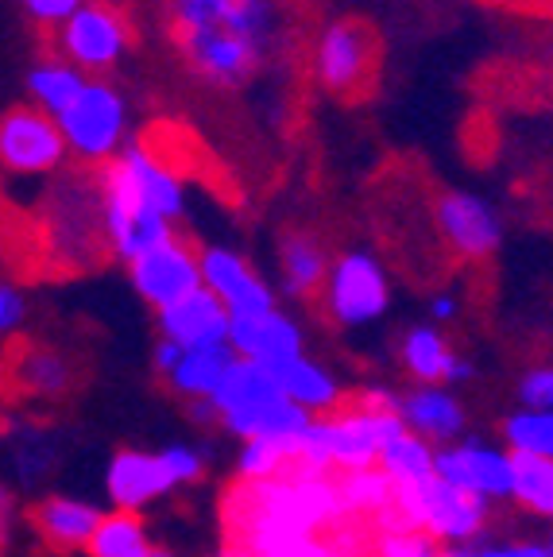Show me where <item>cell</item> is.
Listing matches in <instances>:
<instances>
[{
	"instance_id": "obj_3",
	"label": "cell",
	"mask_w": 553,
	"mask_h": 557,
	"mask_svg": "<svg viewBox=\"0 0 553 557\" xmlns=\"http://www.w3.org/2000/svg\"><path fill=\"white\" fill-rule=\"evenodd\" d=\"M376 66V35L360 20H337L329 24L314 51L318 82L333 97H353L368 86Z\"/></svg>"
},
{
	"instance_id": "obj_18",
	"label": "cell",
	"mask_w": 553,
	"mask_h": 557,
	"mask_svg": "<svg viewBox=\"0 0 553 557\" xmlns=\"http://www.w3.org/2000/svg\"><path fill=\"white\" fill-rule=\"evenodd\" d=\"M121 163L128 166V174L136 178L139 194H144V201L156 213H163L167 221L171 218H182V206H186V194H182V183L179 174L171 171V166L159 163L151 151L144 148V144H128L121 156Z\"/></svg>"
},
{
	"instance_id": "obj_31",
	"label": "cell",
	"mask_w": 553,
	"mask_h": 557,
	"mask_svg": "<svg viewBox=\"0 0 553 557\" xmlns=\"http://www.w3.org/2000/svg\"><path fill=\"white\" fill-rule=\"evenodd\" d=\"M507 442L515 453H538V457H553V410H530V414H515L507 422Z\"/></svg>"
},
{
	"instance_id": "obj_10",
	"label": "cell",
	"mask_w": 553,
	"mask_h": 557,
	"mask_svg": "<svg viewBox=\"0 0 553 557\" xmlns=\"http://www.w3.org/2000/svg\"><path fill=\"white\" fill-rule=\"evenodd\" d=\"M186 62L198 70L201 78L217 82V86H241L248 82V74L260 66L263 47L248 44L241 35L225 32V27H206V32L179 35Z\"/></svg>"
},
{
	"instance_id": "obj_5",
	"label": "cell",
	"mask_w": 553,
	"mask_h": 557,
	"mask_svg": "<svg viewBox=\"0 0 553 557\" xmlns=\"http://www.w3.org/2000/svg\"><path fill=\"white\" fill-rule=\"evenodd\" d=\"M62 124L44 109H9L0 121V159L16 174H47L66 156Z\"/></svg>"
},
{
	"instance_id": "obj_8",
	"label": "cell",
	"mask_w": 553,
	"mask_h": 557,
	"mask_svg": "<svg viewBox=\"0 0 553 557\" xmlns=\"http://www.w3.org/2000/svg\"><path fill=\"white\" fill-rule=\"evenodd\" d=\"M132 283H136V290L147 302L167 310V306L182 302V298H191L194 290L206 287L201 252H194L186 240L171 236L167 244H159V248H151V252L132 263Z\"/></svg>"
},
{
	"instance_id": "obj_30",
	"label": "cell",
	"mask_w": 553,
	"mask_h": 557,
	"mask_svg": "<svg viewBox=\"0 0 553 557\" xmlns=\"http://www.w3.org/2000/svg\"><path fill=\"white\" fill-rule=\"evenodd\" d=\"M383 472L391 480H430L438 476V457H430L426 442L403 434L398 442H391L383 449Z\"/></svg>"
},
{
	"instance_id": "obj_4",
	"label": "cell",
	"mask_w": 553,
	"mask_h": 557,
	"mask_svg": "<svg viewBox=\"0 0 553 557\" xmlns=\"http://www.w3.org/2000/svg\"><path fill=\"white\" fill-rule=\"evenodd\" d=\"M59 124L66 148L78 159H89V163L109 159L124 139V97L109 82H89Z\"/></svg>"
},
{
	"instance_id": "obj_27",
	"label": "cell",
	"mask_w": 553,
	"mask_h": 557,
	"mask_svg": "<svg viewBox=\"0 0 553 557\" xmlns=\"http://www.w3.org/2000/svg\"><path fill=\"white\" fill-rule=\"evenodd\" d=\"M86 549L89 557H144L151 546H147L136 511H116L109 519H101V527H97L94 542Z\"/></svg>"
},
{
	"instance_id": "obj_36",
	"label": "cell",
	"mask_w": 553,
	"mask_h": 557,
	"mask_svg": "<svg viewBox=\"0 0 553 557\" xmlns=\"http://www.w3.org/2000/svg\"><path fill=\"white\" fill-rule=\"evenodd\" d=\"M159 457H163V465H167V472L174 476V484H179V480H198L201 476V457H198V453L167 449V453H159Z\"/></svg>"
},
{
	"instance_id": "obj_26",
	"label": "cell",
	"mask_w": 553,
	"mask_h": 557,
	"mask_svg": "<svg viewBox=\"0 0 553 557\" xmlns=\"http://www.w3.org/2000/svg\"><path fill=\"white\" fill-rule=\"evenodd\" d=\"M403 360H407V368L418 375V380L433 383V380H453V372H457L460 360L450 352V345L441 341V333L433 330H410L407 345H403Z\"/></svg>"
},
{
	"instance_id": "obj_16",
	"label": "cell",
	"mask_w": 553,
	"mask_h": 557,
	"mask_svg": "<svg viewBox=\"0 0 553 557\" xmlns=\"http://www.w3.org/2000/svg\"><path fill=\"white\" fill-rule=\"evenodd\" d=\"M32 527L51 549H78L94 542L101 515L89 504H74V499H44L32 507Z\"/></svg>"
},
{
	"instance_id": "obj_13",
	"label": "cell",
	"mask_w": 553,
	"mask_h": 557,
	"mask_svg": "<svg viewBox=\"0 0 553 557\" xmlns=\"http://www.w3.org/2000/svg\"><path fill=\"white\" fill-rule=\"evenodd\" d=\"M229 345L241 352L244 360H256V364H291V360L303 357V333L286 322L283 313H241L233 318V333H229Z\"/></svg>"
},
{
	"instance_id": "obj_32",
	"label": "cell",
	"mask_w": 553,
	"mask_h": 557,
	"mask_svg": "<svg viewBox=\"0 0 553 557\" xmlns=\"http://www.w3.org/2000/svg\"><path fill=\"white\" fill-rule=\"evenodd\" d=\"M233 9L236 0H171V20L179 35H191L206 27H225Z\"/></svg>"
},
{
	"instance_id": "obj_34",
	"label": "cell",
	"mask_w": 553,
	"mask_h": 557,
	"mask_svg": "<svg viewBox=\"0 0 553 557\" xmlns=\"http://www.w3.org/2000/svg\"><path fill=\"white\" fill-rule=\"evenodd\" d=\"M89 0H24V12L35 24H66L78 9H86Z\"/></svg>"
},
{
	"instance_id": "obj_41",
	"label": "cell",
	"mask_w": 553,
	"mask_h": 557,
	"mask_svg": "<svg viewBox=\"0 0 553 557\" xmlns=\"http://www.w3.org/2000/svg\"><path fill=\"white\" fill-rule=\"evenodd\" d=\"M329 557H356V554H329Z\"/></svg>"
},
{
	"instance_id": "obj_9",
	"label": "cell",
	"mask_w": 553,
	"mask_h": 557,
	"mask_svg": "<svg viewBox=\"0 0 553 557\" xmlns=\"http://www.w3.org/2000/svg\"><path fill=\"white\" fill-rule=\"evenodd\" d=\"M433 218H438L445 244H450L460 260H488L500 248V236H503L500 213L484 198H476V194L465 190L441 194L438 206H433Z\"/></svg>"
},
{
	"instance_id": "obj_39",
	"label": "cell",
	"mask_w": 553,
	"mask_h": 557,
	"mask_svg": "<svg viewBox=\"0 0 553 557\" xmlns=\"http://www.w3.org/2000/svg\"><path fill=\"white\" fill-rule=\"evenodd\" d=\"M433 313H438V318H453V298L441 295L438 302H433Z\"/></svg>"
},
{
	"instance_id": "obj_17",
	"label": "cell",
	"mask_w": 553,
	"mask_h": 557,
	"mask_svg": "<svg viewBox=\"0 0 553 557\" xmlns=\"http://www.w3.org/2000/svg\"><path fill=\"white\" fill-rule=\"evenodd\" d=\"M286 399L283 383H279L275 368L256 364V360H236L229 380L221 383V392L213 395V403L221 407V418L244 414V410L271 407V403Z\"/></svg>"
},
{
	"instance_id": "obj_37",
	"label": "cell",
	"mask_w": 553,
	"mask_h": 557,
	"mask_svg": "<svg viewBox=\"0 0 553 557\" xmlns=\"http://www.w3.org/2000/svg\"><path fill=\"white\" fill-rule=\"evenodd\" d=\"M20 318H24V298H20V290L12 283H4V290H0V330L12 333L20 325Z\"/></svg>"
},
{
	"instance_id": "obj_20",
	"label": "cell",
	"mask_w": 553,
	"mask_h": 557,
	"mask_svg": "<svg viewBox=\"0 0 553 557\" xmlns=\"http://www.w3.org/2000/svg\"><path fill=\"white\" fill-rule=\"evenodd\" d=\"M86 86L89 78H82V70L70 62H39L27 70V94L35 97V109L51 113L54 121H62L74 109Z\"/></svg>"
},
{
	"instance_id": "obj_29",
	"label": "cell",
	"mask_w": 553,
	"mask_h": 557,
	"mask_svg": "<svg viewBox=\"0 0 553 557\" xmlns=\"http://www.w3.org/2000/svg\"><path fill=\"white\" fill-rule=\"evenodd\" d=\"M403 418L430 437H453L460 430V410L445 392H418L403 403Z\"/></svg>"
},
{
	"instance_id": "obj_24",
	"label": "cell",
	"mask_w": 553,
	"mask_h": 557,
	"mask_svg": "<svg viewBox=\"0 0 553 557\" xmlns=\"http://www.w3.org/2000/svg\"><path fill=\"white\" fill-rule=\"evenodd\" d=\"M337 484H341V496H345V507L353 515L376 519V515L395 504V480L388 472H376V469L337 472Z\"/></svg>"
},
{
	"instance_id": "obj_12",
	"label": "cell",
	"mask_w": 553,
	"mask_h": 557,
	"mask_svg": "<svg viewBox=\"0 0 553 557\" xmlns=\"http://www.w3.org/2000/svg\"><path fill=\"white\" fill-rule=\"evenodd\" d=\"M201 278L229 306L233 318H241V313H271V290L263 287V278L229 248H206L201 252Z\"/></svg>"
},
{
	"instance_id": "obj_40",
	"label": "cell",
	"mask_w": 553,
	"mask_h": 557,
	"mask_svg": "<svg viewBox=\"0 0 553 557\" xmlns=\"http://www.w3.org/2000/svg\"><path fill=\"white\" fill-rule=\"evenodd\" d=\"M144 557H171V554H167V549H147Z\"/></svg>"
},
{
	"instance_id": "obj_6",
	"label": "cell",
	"mask_w": 553,
	"mask_h": 557,
	"mask_svg": "<svg viewBox=\"0 0 553 557\" xmlns=\"http://www.w3.org/2000/svg\"><path fill=\"white\" fill-rule=\"evenodd\" d=\"M325 310L341 325L372 322L388 310V275L383 268L364 252H345L325 283Z\"/></svg>"
},
{
	"instance_id": "obj_28",
	"label": "cell",
	"mask_w": 553,
	"mask_h": 557,
	"mask_svg": "<svg viewBox=\"0 0 553 557\" xmlns=\"http://www.w3.org/2000/svg\"><path fill=\"white\" fill-rule=\"evenodd\" d=\"M275 375H279V383H283L286 399H298L303 407H333V403H337L333 380H329L318 364H310V360L298 357V360H291V364H279Z\"/></svg>"
},
{
	"instance_id": "obj_21",
	"label": "cell",
	"mask_w": 553,
	"mask_h": 557,
	"mask_svg": "<svg viewBox=\"0 0 553 557\" xmlns=\"http://www.w3.org/2000/svg\"><path fill=\"white\" fill-rule=\"evenodd\" d=\"M329 271L333 268L325 263V252H321V244L314 236L291 233L283 240V275L291 295L314 298L329 283Z\"/></svg>"
},
{
	"instance_id": "obj_11",
	"label": "cell",
	"mask_w": 553,
	"mask_h": 557,
	"mask_svg": "<svg viewBox=\"0 0 553 557\" xmlns=\"http://www.w3.org/2000/svg\"><path fill=\"white\" fill-rule=\"evenodd\" d=\"M159 330L167 341L182 348H209V345H229L233 333V313L209 287L194 290L191 298L159 310Z\"/></svg>"
},
{
	"instance_id": "obj_14",
	"label": "cell",
	"mask_w": 553,
	"mask_h": 557,
	"mask_svg": "<svg viewBox=\"0 0 553 557\" xmlns=\"http://www.w3.org/2000/svg\"><path fill=\"white\" fill-rule=\"evenodd\" d=\"M438 476L450 484L476 492V496H507L515 492V469L511 457L480 445H465V449H450L438 457Z\"/></svg>"
},
{
	"instance_id": "obj_2",
	"label": "cell",
	"mask_w": 553,
	"mask_h": 557,
	"mask_svg": "<svg viewBox=\"0 0 553 557\" xmlns=\"http://www.w3.org/2000/svg\"><path fill=\"white\" fill-rule=\"evenodd\" d=\"M395 511L410 531H430L433 539H468L484 522V496L465 492L450 480H395Z\"/></svg>"
},
{
	"instance_id": "obj_23",
	"label": "cell",
	"mask_w": 553,
	"mask_h": 557,
	"mask_svg": "<svg viewBox=\"0 0 553 557\" xmlns=\"http://www.w3.org/2000/svg\"><path fill=\"white\" fill-rule=\"evenodd\" d=\"M12 372L20 375L27 395H44V399H54V395L70 392V364L51 352V348H27L24 357L12 364Z\"/></svg>"
},
{
	"instance_id": "obj_22",
	"label": "cell",
	"mask_w": 553,
	"mask_h": 557,
	"mask_svg": "<svg viewBox=\"0 0 553 557\" xmlns=\"http://www.w3.org/2000/svg\"><path fill=\"white\" fill-rule=\"evenodd\" d=\"M225 426L236 430L244 437H291V434H303L310 426V418L298 403L291 399H279L271 407H256V410H244V414H229Z\"/></svg>"
},
{
	"instance_id": "obj_1",
	"label": "cell",
	"mask_w": 553,
	"mask_h": 557,
	"mask_svg": "<svg viewBox=\"0 0 553 557\" xmlns=\"http://www.w3.org/2000/svg\"><path fill=\"white\" fill-rule=\"evenodd\" d=\"M101 221L109 248L128 263L171 240V221L147 206L136 178L121 159H109L101 171Z\"/></svg>"
},
{
	"instance_id": "obj_25",
	"label": "cell",
	"mask_w": 553,
	"mask_h": 557,
	"mask_svg": "<svg viewBox=\"0 0 553 557\" xmlns=\"http://www.w3.org/2000/svg\"><path fill=\"white\" fill-rule=\"evenodd\" d=\"M511 469H515V492L523 507L538 515H553V461L550 457H538V453H515L511 457Z\"/></svg>"
},
{
	"instance_id": "obj_35",
	"label": "cell",
	"mask_w": 553,
	"mask_h": 557,
	"mask_svg": "<svg viewBox=\"0 0 553 557\" xmlns=\"http://www.w3.org/2000/svg\"><path fill=\"white\" fill-rule=\"evenodd\" d=\"M523 399L538 410H550L553 407V368H538L523 380Z\"/></svg>"
},
{
	"instance_id": "obj_38",
	"label": "cell",
	"mask_w": 553,
	"mask_h": 557,
	"mask_svg": "<svg viewBox=\"0 0 553 557\" xmlns=\"http://www.w3.org/2000/svg\"><path fill=\"white\" fill-rule=\"evenodd\" d=\"M472 557H550V549L542 546H511V549H480Z\"/></svg>"
},
{
	"instance_id": "obj_15",
	"label": "cell",
	"mask_w": 553,
	"mask_h": 557,
	"mask_svg": "<svg viewBox=\"0 0 553 557\" xmlns=\"http://www.w3.org/2000/svg\"><path fill=\"white\" fill-rule=\"evenodd\" d=\"M171 484L174 476L167 472L163 457H147V453L121 449L113 457V469H109V496L121 511H136L139 504L156 499Z\"/></svg>"
},
{
	"instance_id": "obj_33",
	"label": "cell",
	"mask_w": 553,
	"mask_h": 557,
	"mask_svg": "<svg viewBox=\"0 0 553 557\" xmlns=\"http://www.w3.org/2000/svg\"><path fill=\"white\" fill-rule=\"evenodd\" d=\"M372 557H441V549L430 531H403V534H380Z\"/></svg>"
},
{
	"instance_id": "obj_19",
	"label": "cell",
	"mask_w": 553,
	"mask_h": 557,
	"mask_svg": "<svg viewBox=\"0 0 553 557\" xmlns=\"http://www.w3.org/2000/svg\"><path fill=\"white\" fill-rule=\"evenodd\" d=\"M236 357L233 345H209V348H186L179 360V368L171 372L174 392L198 395V399H213L221 392V383L229 380Z\"/></svg>"
},
{
	"instance_id": "obj_7",
	"label": "cell",
	"mask_w": 553,
	"mask_h": 557,
	"mask_svg": "<svg viewBox=\"0 0 553 557\" xmlns=\"http://www.w3.org/2000/svg\"><path fill=\"white\" fill-rule=\"evenodd\" d=\"M59 47L70 59V66L109 70L128 51V24L116 9L89 0L86 9H78L59 27Z\"/></svg>"
}]
</instances>
